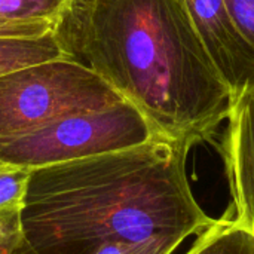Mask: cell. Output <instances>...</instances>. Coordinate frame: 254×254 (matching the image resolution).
Returning <instances> with one entry per match:
<instances>
[{
    "label": "cell",
    "mask_w": 254,
    "mask_h": 254,
    "mask_svg": "<svg viewBox=\"0 0 254 254\" xmlns=\"http://www.w3.org/2000/svg\"><path fill=\"white\" fill-rule=\"evenodd\" d=\"M65 58L54 33L28 37H0V77L21 68Z\"/></svg>",
    "instance_id": "52a82bcc"
},
{
    "label": "cell",
    "mask_w": 254,
    "mask_h": 254,
    "mask_svg": "<svg viewBox=\"0 0 254 254\" xmlns=\"http://www.w3.org/2000/svg\"><path fill=\"white\" fill-rule=\"evenodd\" d=\"M231 16L254 52V0H226Z\"/></svg>",
    "instance_id": "4fadbf2b"
},
{
    "label": "cell",
    "mask_w": 254,
    "mask_h": 254,
    "mask_svg": "<svg viewBox=\"0 0 254 254\" xmlns=\"http://www.w3.org/2000/svg\"><path fill=\"white\" fill-rule=\"evenodd\" d=\"M21 228V211H3L0 213V240L18 235Z\"/></svg>",
    "instance_id": "9a60e30c"
},
{
    "label": "cell",
    "mask_w": 254,
    "mask_h": 254,
    "mask_svg": "<svg viewBox=\"0 0 254 254\" xmlns=\"http://www.w3.org/2000/svg\"><path fill=\"white\" fill-rule=\"evenodd\" d=\"M52 33L65 58L134 104L155 137L192 147L229 116L232 94L185 0H67Z\"/></svg>",
    "instance_id": "6da1fadb"
},
{
    "label": "cell",
    "mask_w": 254,
    "mask_h": 254,
    "mask_svg": "<svg viewBox=\"0 0 254 254\" xmlns=\"http://www.w3.org/2000/svg\"><path fill=\"white\" fill-rule=\"evenodd\" d=\"M55 18L13 19L0 16V37H28L51 33Z\"/></svg>",
    "instance_id": "7c38bea8"
},
{
    "label": "cell",
    "mask_w": 254,
    "mask_h": 254,
    "mask_svg": "<svg viewBox=\"0 0 254 254\" xmlns=\"http://www.w3.org/2000/svg\"><path fill=\"white\" fill-rule=\"evenodd\" d=\"M31 170L0 159V213L21 211Z\"/></svg>",
    "instance_id": "9c48e42d"
},
{
    "label": "cell",
    "mask_w": 254,
    "mask_h": 254,
    "mask_svg": "<svg viewBox=\"0 0 254 254\" xmlns=\"http://www.w3.org/2000/svg\"><path fill=\"white\" fill-rule=\"evenodd\" d=\"M186 254H254V237L225 217L202 231Z\"/></svg>",
    "instance_id": "ba28073f"
},
{
    "label": "cell",
    "mask_w": 254,
    "mask_h": 254,
    "mask_svg": "<svg viewBox=\"0 0 254 254\" xmlns=\"http://www.w3.org/2000/svg\"><path fill=\"white\" fill-rule=\"evenodd\" d=\"M91 68L54 60L0 77V143L68 113L124 101Z\"/></svg>",
    "instance_id": "3957f363"
},
{
    "label": "cell",
    "mask_w": 254,
    "mask_h": 254,
    "mask_svg": "<svg viewBox=\"0 0 254 254\" xmlns=\"http://www.w3.org/2000/svg\"><path fill=\"white\" fill-rule=\"evenodd\" d=\"M0 254H39L24 237V232L0 240Z\"/></svg>",
    "instance_id": "5bb4252c"
},
{
    "label": "cell",
    "mask_w": 254,
    "mask_h": 254,
    "mask_svg": "<svg viewBox=\"0 0 254 254\" xmlns=\"http://www.w3.org/2000/svg\"><path fill=\"white\" fill-rule=\"evenodd\" d=\"M180 244L171 240H149V241H106L92 254H173Z\"/></svg>",
    "instance_id": "8fae6325"
},
{
    "label": "cell",
    "mask_w": 254,
    "mask_h": 254,
    "mask_svg": "<svg viewBox=\"0 0 254 254\" xmlns=\"http://www.w3.org/2000/svg\"><path fill=\"white\" fill-rule=\"evenodd\" d=\"M190 147L162 137L33 168L21 228L39 254H92L106 241L182 244L216 223L186 171Z\"/></svg>",
    "instance_id": "7a4b0ae2"
},
{
    "label": "cell",
    "mask_w": 254,
    "mask_h": 254,
    "mask_svg": "<svg viewBox=\"0 0 254 254\" xmlns=\"http://www.w3.org/2000/svg\"><path fill=\"white\" fill-rule=\"evenodd\" d=\"M223 158L235 210L231 220L254 237V83L232 103Z\"/></svg>",
    "instance_id": "8992f818"
},
{
    "label": "cell",
    "mask_w": 254,
    "mask_h": 254,
    "mask_svg": "<svg viewBox=\"0 0 254 254\" xmlns=\"http://www.w3.org/2000/svg\"><path fill=\"white\" fill-rule=\"evenodd\" d=\"M67 0H0V16L13 19L55 18Z\"/></svg>",
    "instance_id": "30bf717a"
},
{
    "label": "cell",
    "mask_w": 254,
    "mask_h": 254,
    "mask_svg": "<svg viewBox=\"0 0 254 254\" xmlns=\"http://www.w3.org/2000/svg\"><path fill=\"white\" fill-rule=\"evenodd\" d=\"M185 3L234 103L254 83V52L238 31L226 0H185Z\"/></svg>",
    "instance_id": "5b68a950"
},
{
    "label": "cell",
    "mask_w": 254,
    "mask_h": 254,
    "mask_svg": "<svg viewBox=\"0 0 254 254\" xmlns=\"http://www.w3.org/2000/svg\"><path fill=\"white\" fill-rule=\"evenodd\" d=\"M153 135L141 112L124 100L68 113L0 143V159L30 170L121 150Z\"/></svg>",
    "instance_id": "277c9868"
}]
</instances>
